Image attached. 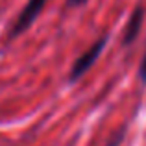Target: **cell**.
I'll return each mask as SVG.
<instances>
[{"mask_svg": "<svg viewBox=\"0 0 146 146\" xmlns=\"http://www.w3.org/2000/svg\"><path fill=\"white\" fill-rule=\"evenodd\" d=\"M107 41H109V35H102L100 39H96L78 59L74 61L70 72H68V82H78L82 76H85V72L93 67L94 63L98 61V57L102 56V52L107 46Z\"/></svg>", "mask_w": 146, "mask_h": 146, "instance_id": "obj_1", "label": "cell"}, {"mask_svg": "<svg viewBox=\"0 0 146 146\" xmlns=\"http://www.w3.org/2000/svg\"><path fill=\"white\" fill-rule=\"evenodd\" d=\"M46 2H48V0H28V4L22 7V11L19 13V17L15 19V22L11 24V28H9V35H7L9 41L17 39L21 33H24L26 30L35 22V19L39 17L41 11L44 9Z\"/></svg>", "mask_w": 146, "mask_h": 146, "instance_id": "obj_2", "label": "cell"}, {"mask_svg": "<svg viewBox=\"0 0 146 146\" xmlns=\"http://www.w3.org/2000/svg\"><path fill=\"white\" fill-rule=\"evenodd\" d=\"M143 22H144V7L137 6L135 11L131 13V17H129V21H128V26L124 30L122 44H131L137 39V35L141 33V28H143Z\"/></svg>", "mask_w": 146, "mask_h": 146, "instance_id": "obj_3", "label": "cell"}, {"mask_svg": "<svg viewBox=\"0 0 146 146\" xmlns=\"http://www.w3.org/2000/svg\"><path fill=\"white\" fill-rule=\"evenodd\" d=\"M139 78H141V82L146 83V48H144V56H143V61H141V67H139Z\"/></svg>", "mask_w": 146, "mask_h": 146, "instance_id": "obj_4", "label": "cell"}, {"mask_svg": "<svg viewBox=\"0 0 146 146\" xmlns=\"http://www.w3.org/2000/svg\"><path fill=\"white\" fill-rule=\"evenodd\" d=\"M126 129H120V133H118V137H113V139H109V143H107V146H118V143L122 141V137H124Z\"/></svg>", "mask_w": 146, "mask_h": 146, "instance_id": "obj_5", "label": "cell"}, {"mask_svg": "<svg viewBox=\"0 0 146 146\" xmlns=\"http://www.w3.org/2000/svg\"><path fill=\"white\" fill-rule=\"evenodd\" d=\"M87 0H67V6L68 7H80V6H83Z\"/></svg>", "mask_w": 146, "mask_h": 146, "instance_id": "obj_6", "label": "cell"}]
</instances>
